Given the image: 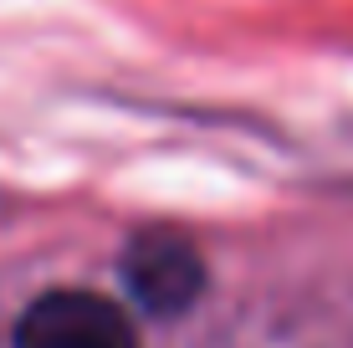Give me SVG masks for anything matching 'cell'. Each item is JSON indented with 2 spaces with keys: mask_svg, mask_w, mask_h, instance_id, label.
<instances>
[{
  "mask_svg": "<svg viewBox=\"0 0 353 348\" xmlns=\"http://www.w3.org/2000/svg\"><path fill=\"white\" fill-rule=\"evenodd\" d=\"M16 348H139L128 313L97 292H46L21 313L16 323Z\"/></svg>",
  "mask_w": 353,
  "mask_h": 348,
  "instance_id": "obj_1",
  "label": "cell"
},
{
  "mask_svg": "<svg viewBox=\"0 0 353 348\" xmlns=\"http://www.w3.org/2000/svg\"><path fill=\"white\" fill-rule=\"evenodd\" d=\"M123 287L128 297L154 318H174L194 307L205 292V261L190 236L179 231H143L123 251Z\"/></svg>",
  "mask_w": 353,
  "mask_h": 348,
  "instance_id": "obj_2",
  "label": "cell"
}]
</instances>
